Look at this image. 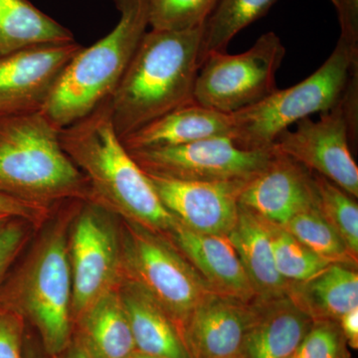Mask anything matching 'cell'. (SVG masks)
<instances>
[{
  "label": "cell",
  "mask_w": 358,
  "mask_h": 358,
  "mask_svg": "<svg viewBox=\"0 0 358 358\" xmlns=\"http://www.w3.org/2000/svg\"><path fill=\"white\" fill-rule=\"evenodd\" d=\"M60 141L88 181L90 199L122 220L160 234L171 231L176 219L162 203L147 173L115 133L109 100L60 129Z\"/></svg>",
  "instance_id": "obj_1"
},
{
  "label": "cell",
  "mask_w": 358,
  "mask_h": 358,
  "mask_svg": "<svg viewBox=\"0 0 358 358\" xmlns=\"http://www.w3.org/2000/svg\"><path fill=\"white\" fill-rule=\"evenodd\" d=\"M202 26L145 32L109 99L115 133L126 138L183 106L194 103Z\"/></svg>",
  "instance_id": "obj_2"
},
{
  "label": "cell",
  "mask_w": 358,
  "mask_h": 358,
  "mask_svg": "<svg viewBox=\"0 0 358 358\" xmlns=\"http://www.w3.org/2000/svg\"><path fill=\"white\" fill-rule=\"evenodd\" d=\"M0 192L44 207L91 196L88 181L41 112L0 115Z\"/></svg>",
  "instance_id": "obj_3"
},
{
  "label": "cell",
  "mask_w": 358,
  "mask_h": 358,
  "mask_svg": "<svg viewBox=\"0 0 358 358\" xmlns=\"http://www.w3.org/2000/svg\"><path fill=\"white\" fill-rule=\"evenodd\" d=\"M115 1L120 20L114 29L95 44L82 46L41 110L58 129L80 121L109 100L148 31V0Z\"/></svg>",
  "instance_id": "obj_4"
},
{
  "label": "cell",
  "mask_w": 358,
  "mask_h": 358,
  "mask_svg": "<svg viewBox=\"0 0 358 358\" xmlns=\"http://www.w3.org/2000/svg\"><path fill=\"white\" fill-rule=\"evenodd\" d=\"M355 66L357 49L338 38L324 64L301 83L277 89L260 103L231 115V138L243 150H268L292 124L338 106Z\"/></svg>",
  "instance_id": "obj_5"
},
{
  "label": "cell",
  "mask_w": 358,
  "mask_h": 358,
  "mask_svg": "<svg viewBox=\"0 0 358 358\" xmlns=\"http://www.w3.org/2000/svg\"><path fill=\"white\" fill-rule=\"evenodd\" d=\"M120 236L122 280L145 289L181 333L194 308L215 292L166 235L122 220Z\"/></svg>",
  "instance_id": "obj_6"
},
{
  "label": "cell",
  "mask_w": 358,
  "mask_h": 358,
  "mask_svg": "<svg viewBox=\"0 0 358 358\" xmlns=\"http://www.w3.org/2000/svg\"><path fill=\"white\" fill-rule=\"evenodd\" d=\"M285 55L275 32L263 34L243 53L210 54L197 74L194 102L227 115L260 103L278 89L275 75Z\"/></svg>",
  "instance_id": "obj_7"
},
{
  "label": "cell",
  "mask_w": 358,
  "mask_h": 358,
  "mask_svg": "<svg viewBox=\"0 0 358 358\" xmlns=\"http://www.w3.org/2000/svg\"><path fill=\"white\" fill-rule=\"evenodd\" d=\"M72 282L68 238L60 226L44 237L27 268L21 289V315L38 331L49 357H57L73 338Z\"/></svg>",
  "instance_id": "obj_8"
},
{
  "label": "cell",
  "mask_w": 358,
  "mask_h": 358,
  "mask_svg": "<svg viewBox=\"0 0 358 358\" xmlns=\"http://www.w3.org/2000/svg\"><path fill=\"white\" fill-rule=\"evenodd\" d=\"M68 238L72 322L122 282L121 236L114 214L85 199Z\"/></svg>",
  "instance_id": "obj_9"
},
{
  "label": "cell",
  "mask_w": 358,
  "mask_h": 358,
  "mask_svg": "<svg viewBox=\"0 0 358 358\" xmlns=\"http://www.w3.org/2000/svg\"><path fill=\"white\" fill-rule=\"evenodd\" d=\"M145 173L180 180L249 181L261 173L275 154L274 148L247 150L230 136H216L178 147L129 152Z\"/></svg>",
  "instance_id": "obj_10"
},
{
  "label": "cell",
  "mask_w": 358,
  "mask_h": 358,
  "mask_svg": "<svg viewBox=\"0 0 358 358\" xmlns=\"http://www.w3.org/2000/svg\"><path fill=\"white\" fill-rule=\"evenodd\" d=\"M294 124L275 138L273 147L357 199L358 167L339 103L317 121L306 117Z\"/></svg>",
  "instance_id": "obj_11"
},
{
  "label": "cell",
  "mask_w": 358,
  "mask_h": 358,
  "mask_svg": "<svg viewBox=\"0 0 358 358\" xmlns=\"http://www.w3.org/2000/svg\"><path fill=\"white\" fill-rule=\"evenodd\" d=\"M81 48L76 41L41 45L0 57V115L41 112Z\"/></svg>",
  "instance_id": "obj_12"
},
{
  "label": "cell",
  "mask_w": 358,
  "mask_h": 358,
  "mask_svg": "<svg viewBox=\"0 0 358 358\" xmlns=\"http://www.w3.org/2000/svg\"><path fill=\"white\" fill-rule=\"evenodd\" d=\"M147 176L162 203L181 225L195 232L221 236H227L234 227L240 194L248 182H205Z\"/></svg>",
  "instance_id": "obj_13"
},
{
  "label": "cell",
  "mask_w": 358,
  "mask_h": 358,
  "mask_svg": "<svg viewBox=\"0 0 358 358\" xmlns=\"http://www.w3.org/2000/svg\"><path fill=\"white\" fill-rule=\"evenodd\" d=\"M274 150L267 166L245 185L239 204L282 226L296 214L317 206V194L313 171Z\"/></svg>",
  "instance_id": "obj_14"
},
{
  "label": "cell",
  "mask_w": 358,
  "mask_h": 358,
  "mask_svg": "<svg viewBox=\"0 0 358 358\" xmlns=\"http://www.w3.org/2000/svg\"><path fill=\"white\" fill-rule=\"evenodd\" d=\"M256 301L248 303L218 293L200 301L181 327L189 357L240 358Z\"/></svg>",
  "instance_id": "obj_15"
},
{
  "label": "cell",
  "mask_w": 358,
  "mask_h": 358,
  "mask_svg": "<svg viewBox=\"0 0 358 358\" xmlns=\"http://www.w3.org/2000/svg\"><path fill=\"white\" fill-rule=\"evenodd\" d=\"M166 236L215 293L248 303L257 301L253 286L227 236L195 232L178 220Z\"/></svg>",
  "instance_id": "obj_16"
},
{
  "label": "cell",
  "mask_w": 358,
  "mask_h": 358,
  "mask_svg": "<svg viewBox=\"0 0 358 358\" xmlns=\"http://www.w3.org/2000/svg\"><path fill=\"white\" fill-rule=\"evenodd\" d=\"M313 322L289 296L257 301L240 358L293 357Z\"/></svg>",
  "instance_id": "obj_17"
},
{
  "label": "cell",
  "mask_w": 358,
  "mask_h": 358,
  "mask_svg": "<svg viewBox=\"0 0 358 358\" xmlns=\"http://www.w3.org/2000/svg\"><path fill=\"white\" fill-rule=\"evenodd\" d=\"M231 115L223 114L197 103L167 113L122 138L129 152L148 148L178 147L205 138L232 136Z\"/></svg>",
  "instance_id": "obj_18"
},
{
  "label": "cell",
  "mask_w": 358,
  "mask_h": 358,
  "mask_svg": "<svg viewBox=\"0 0 358 358\" xmlns=\"http://www.w3.org/2000/svg\"><path fill=\"white\" fill-rule=\"evenodd\" d=\"M227 238L236 250L257 301H274L289 296L291 285L275 268L267 220L239 204L236 223Z\"/></svg>",
  "instance_id": "obj_19"
},
{
  "label": "cell",
  "mask_w": 358,
  "mask_h": 358,
  "mask_svg": "<svg viewBox=\"0 0 358 358\" xmlns=\"http://www.w3.org/2000/svg\"><path fill=\"white\" fill-rule=\"evenodd\" d=\"M74 326L72 339L89 358H129L136 352L119 287L90 306Z\"/></svg>",
  "instance_id": "obj_20"
},
{
  "label": "cell",
  "mask_w": 358,
  "mask_h": 358,
  "mask_svg": "<svg viewBox=\"0 0 358 358\" xmlns=\"http://www.w3.org/2000/svg\"><path fill=\"white\" fill-rule=\"evenodd\" d=\"M138 352L166 358H190L178 324L157 301L133 282L119 285Z\"/></svg>",
  "instance_id": "obj_21"
},
{
  "label": "cell",
  "mask_w": 358,
  "mask_h": 358,
  "mask_svg": "<svg viewBox=\"0 0 358 358\" xmlns=\"http://www.w3.org/2000/svg\"><path fill=\"white\" fill-rule=\"evenodd\" d=\"M292 299L313 320H334L358 308L357 266L334 263L308 281L291 285Z\"/></svg>",
  "instance_id": "obj_22"
},
{
  "label": "cell",
  "mask_w": 358,
  "mask_h": 358,
  "mask_svg": "<svg viewBox=\"0 0 358 358\" xmlns=\"http://www.w3.org/2000/svg\"><path fill=\"white\" fill-rule=\"evenodd\" d=\"M75 42L69 29L28 0H0V57L49 44Z\"/></svg>",
  "instance_id": "obj_23"
},
{
  "label": "cell",
  "mask_w": 358,
  "mask_h": 358,
  "mask_svg": "<svg viewBox=\"0 0 358 358\" xmlns=\"http://www.w3.org/2000/svg\"><path fill=\"white\" fill-rule=\"evenodd\" d=\"M278 0H218L202 25L200 62L212 53L227 50L232 39L265 16Z\"/></svg>",
  "instance_id": "obj_24"
},
{
  "label": "cell",
  "mask_w": 358,
  "mask_h": 358,
  "mask_svg": "<svg viewBox=\"0 0 358 358\" xmlns=\"http://www.w3.org/2000/svg\"><path fill=\"white\" fill-rule=\"evenodd\" d=\"M281 227L317 255L334 263L357 267V259L348 251L345 242L320 213L319 206L296 214Z\"/></svg>",
  "instance_id": "obj_25"
},
{
  "label": "cell",
  "mask_w": 358,
  "mask_h": 358,
  "mask_svg": "<svg viewBox=\"0 0 358 358\" xmlns=\"http://www.w3.org/2000/svg\"><path fill=\"white\" fill-rule=\"evenodd\" d=\"M268 223L275 268L289 285L308 281L334 264L308 249L281 226Z\"/></svg>",
  "instance_id": "obj_26"
},
{
  "label": "cell",
  "mask_w": 358,
  "mask_h": 358,
  "mask_svg": "<svg viewBox=\"0 0 358 358\" xmlns=\"http://www.w3.org/2000/svg\"><path fill=\"white\" fill-rule=\"evenodd\" d=\"M313 180L320 213L345 242L348 251L357 259V199L320 174L313 173Z\"/></svg>",
  "instance_id": "obj_27"
},
{
  "label": "cell",
  "mask_w": 358,
  "mask_h": 358,
  "mask_svg": "<svg viewBox=\"0 0 358 358\" xmlns=\"http://www.w3.org/2000/svg\"><path fill=\"white\" fill-rule=\"evenodd\" d=\"M218 0H148L150 27L185 30L200 27Z\"/></svg>",
  "instance_id": "obj_28"
},
{
  "label": "cell",
  "mask_w": 358,
  "mask_h": 358,
  "mask_svg": "<svg viewBox=\"0 0 358 358\" xmlns=\"http://www.w3.org/2000/svg\"><path fill=\"white\" fill-rule=\"evenodd\" d=\"M296 358H352L338 322L313 320Z\"/></svg>",
  "instance_id": "obj_29"
},
{
  "label": "cell",
  "mask_w": 358,
  "mask_h": 358,
  "mask_svg": "<svg viewBox=\"0 0 358 358\" xmlns=\"http://www.w3.org/2000/svg\"><path fill=\"white\" fill-rule=\"evenodd\" d=\"M23 319L16 310H0V358H24Z\"/></svg>",
  "instance_id": "obj_30"
},
{
  "label": "cell",
  "mask_w": 358,
  "mask_h": 358,
  "mask_svg": "<svg viewBox=\"0 0 358 358\" xmlns=\"http://www.w3.org/2000/svg\"><path fill=\"white\" fill-rule=\"evenodd\" d=\"M25 220L15 219L0 226V280L14 260L26 239Z\"/></svg>",
  "instance_id": "obj_31"
},
{
  "label": "cell",
  "mask_w": 358,
  "mask_h": 358,
  "mask_svg": "<svg viewBox=\"0 0 358 358\" xmlns=\"http://www.w3.org/2000/svg\"><path fill=\"white\" fill-rule=\"evenodd\" d=\"M339 105L348 124L352 148L355 143H357L358 138V66H355L350 73Z\"/></svg>",
  "instance_id": "obj_32"
},
{
  "label": "cell",
  "mask_w": 358,
  "mask_h": 358,
  "mask_svg": "<svg viewBox=\"0 0 358 358\" xmlns=\"http://www.w3.org/2000/svg\"><path fill=\"white\" fill-rule=\"evenodd\" d=\"M48 212V207L23 201L0 192V217L21 219L34 223L43 220Z\"/></svg>",
  "instance_id": "obj_33"
},
{
  "label": "cell",
  "mask_w": 358,
  "mask_h": 358,
  "mask_svg": "<svg viewBox=\"0 0 358 358\" xmlns=\"http://www.w3.org/2000/svg\"><path fill=\"white\" fill-rule=\"evenodd\" d=\"M338 13L339 39L358 50V0H331Z\"/></svg>",
  "instance_id": "obj_34"
},
{
  "label": "cell",
  "mask_w": 358,
  "mask_h": 358,
  "mask_svg": "<svg viewBox=\"0 0 358 358\" xmlns=\"http://www.w3.org/2000/svg\"><path fill=\"white\" fill-rule=\"evenodd\" d=\"M348 348L358 350V308L341 315L338 320Z\"/></svg>",
  "instance_id": "obj_35"
},
{
  "label": "cell",
  "mask_w": 358,
  "mask_h": 358,
  "mask_svg": "<svg viewBox=\"0 0 358 358\" xmlns=\"http://www.w3.org/2000/svg\"><path fill=\"white\" fill-rule=\"evenodd\" d=\"M57 358H89L87 357L86 353L82 350L81 346L78 345L74 339L71 341L70 345L68 346L67 350H65L62 355H59Z\"/></svg>",
  "instance_id": "obj_36"
},
{
  "label": "cell",
  "mask_w": 358,
  "mask_h": 358,
  "mask_svg": "<svg viewBox=\"0 0 358 358\" xmlns=\"http://www.w3.org/2000/svg\"><path fill=\"white\" fill-rule=\"evenodd\" d=\"M24 358H44L43 355L39 352L36 343H33L31 338H24Z\"/></svg>",
  "instance_id": "obj_37"
},
{
  "label": "cell",
  "mask_w": 358,
  "mask_h": 358,
  "mask_svg": "<svg viewBox=\"0 0 358 358\" xmlns=\"http://www.w3.org/2000/svg\"><path fill=\"white\" fill-rule=\"evenodd\" d=\"M129 358H166L162 357H157V355H148V353L140 352L136 350Z\"/></svg>",
  "instance_id": "obj_38"
},
{
  "label": "cell",
  "mask_w": 358,
  "mask_h": 358,
  "mask_svg": "<svg viewBox=\"0 0 358 358\" xmlns=\"http://www.w3.org/2000/svg\"><path fill=\"white\" fill-rule=\"evenodd\" d=\"M11 219L13 218L0 217V226H1L2 224H4L3 222H7V221L11 220Z\"/></svg>",
  "instance_id": "obj_39"
},
{
  "label": "cell",
  "mask_w": 358,
  "mask_h": 358,
  "mask_svg": "<svg viewBox=\"0 0 358 358\" xmlns=\"http://www.w3.org/2000/svg\"><path fill=\"white\" fill-rule=\"evenodd\" d=\"M291 358H296V357H291Z\"/></svg>",
  "instance_id": "obj_40"
},
{
  "label": "cell",
  "mask_w": 358,
  "mask_h": 358,
  "mask_svg": "<svg viewBox=\"0 0 358 358\" xmlns=\"http://www.w3.org/2000/svg\"><path fill=\"white\" fill-rule=\"evenodd\" d=\"M50 358H57V357H50Z\"/></svg>",
  "instance_id": "obj_41"
}]
</instances>
